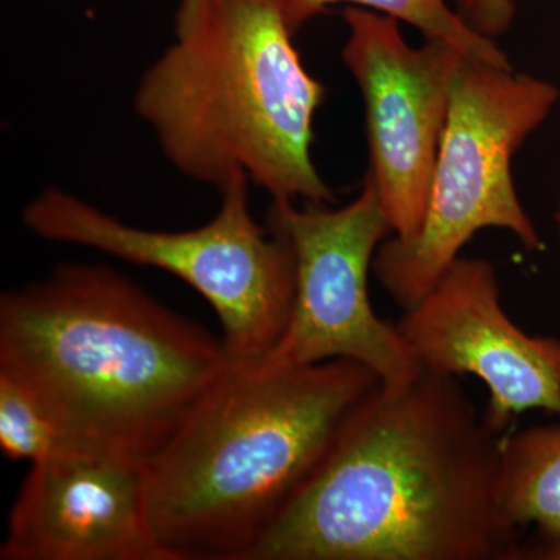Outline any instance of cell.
<instances>
[{"label":"cell","instance_id":"obj_4","mask_svg":"<svg viewBox=\"0 0 560 560\" xmlns=\"http://www.w3.org/2000/svg\"><path fill=\"white\" fill-rule=\"evenodd\" d=\"M296 32L280 0H180L175 38L135 94L176 171L219 190L246 176L272 201H335L312 160L326 88Z\"/></svg>","mask_w":560,"mask_h":560},{"label":"cell","instance_id":"obj_7","mask_svg":"<svg viewBox=\"0 0 560 560\" xmlns=\"http://www.w3.org/2000/svg\"><path fill=\"white\" fill-rule=\"evenodd\" d=\"M267 228L293 254L294 300L282 337L261 363L298 368L350 360L386 383L419 370L397 327L372 308L370 270L393 231L368 176L357 198L342 208L272 201Z\"/></svg>","mask_w":560,"mask_h":560},{"label":"cell","instance_id":"obj_11","mask_svg":"<svg viewBox=\"0 0 560 560\" xmlns=\"http://www.w3.org/2000/svg\"><path fill=\"white\" fill-rule=\"evenodd\" d=\"M500 504L521 533L534 528L525 559L560 560V425L503 436Z\"/></svg>","mask_w":560,"mask_h":560},{"label":"cell","instance_id":"obj_15","mask_svg":"<svg viewBox=\"0 0 560 560\" xmlns=\"http://www.w3.org/2000/svg\"><path fill=\"white\" fill-rule=\"evenodd\" d=\"M555 223H556V231H558V237L560 242V198L558 202V208H556L555 212Z\"/></svg>","mask_w":560,"mask_h":560},{"label":"cell","instance_id":"obj_5","mask_svg":"<svg viewBox=\"0 0 560 560\" xmlns=\"http://www.w3.org/2000/svg\"><path fill=\"white\" fill-rule=\"evenodd\" d=\"M559 97L551 81L469 58L460 62L422 224L408 241L383 242L372 264L401 308L444 278L477 232L497 228L526 249H544L515 189L512 160Z\"/></svg>","mask_w":560,"mask_h":560},{"label":"cell","instance_id":"obj_8","mask_svg":"<svg viewBox=\"0 0 560 560\" xmlns=\"http://www.w3.org/2000/svg\"><path fill=\"white\" fill-rule=\"evenodd\" d=\"M341 57L363 95L370 168L393 237L418 234L464 55L444 40H405L399 21L348 7Z\"/></svg>","mask_w":560,"mask_h":560},{"label":"cell","instance_id":"obj_6","mask_svg":"<svg viewBox=\"0 0 560 560\" xmlns=\"http://www.w3.org/2000/svg\"><path fill=\"white\" fill-rule=\"evenodd\" d=\"M249 184L246 176L232 179L220 189L217 215L190 231L142 230L61 189L40 191L25 206L22 221L44 241L172 272L212 305L231 360L256 363L289 324L294 261L285 241L254 220Z\"/></svg>","mask_w":560,"mask_h":560},{"label":"cell","instance_id":"obj_3","mask_svg":"<svg viewBox=\"0 0 560 560\" xmlns=\"http://www.w3.org/2000/svg\"><path fill=\"white\" fill-rule=\"evenodd\" d=\"M381 378L330 360L232 361L145 459L154 536L172 560H248Z\"/></svg>","mask_w":560,"mask_h":560},{"label":"cell","instance_id":"obj_2","mask_svg":"<svg viewBox=\"0 0 560 560\" xmlns=\"http://www.w3.org/2000/svg\"><path fill=\"white\" fill-rule=\"evenodd\" d=\"M230 363L223 340L106 265H60L0 300V371L72 444L150 458Z\"/></svg>","mask_w":560,"mask_h":560},{"label":"cell","instance_id":"obj_1","mask_svg":"<svg viewBox=\"0 0 560 560\" xmlns=\"http://www.w3.org/2000/svg\"><path fill=\"white\" fill-rule=\"evenodd\" d=\"M452 375L378 382L248 560H514L501 445Z\"/></svg>","mask_w":560,"mask_h":560},{"label":"cell","instance_id":"obj_9","mask_svg":"<svg viewBox=\"0 0 560 560\" xmlns=\"http://www.w3.org/2000/svg\"><path fill=\"white\" fill-rule=\"evenodd\" d=\"M500 293L490 261L459 257L396 327L422 370L480 378L489 390L482 416L504 434L526 411L560 418V341L515 326Z\"/></svg>","mask_w":560,"mask_h":560},{"label":"cell","instance_id":"obj_14","mask_svg":"<svg viewBox=\"0 0 560 560\" xmlns=\"http://www.w3.org/2000/svg\"><path fill=\"white\" fill-rule=\"evenodd\" d=\"M467 24L475 32L495 39L510 31L515 20V0H451Z\"/></svg>","mask_w":560,"mask_h":560},{"label":"cell","instance_id":"obj_10","mask_svg":"<svg viewBox=\"0 0 560 560\" xmlns=\"http://www.w3.org/2000/svg\"><path fill=\"white\" fill-rule=\"evenodd\" d=\"M2 560H172L149 511L145 459L66 442L32 464Z\"/></svg>","mask_w":560,"mask_h":560},{"label":"cell","instance_id":"obj_12","mask_svg":"<svg viewBox=\"0 0 560 560\" xmlns=\"http://www.w3.org/2000/svg\"><path fill=\"white\" fill-rule=\"evenodd\" d=\"M296 31L331 3H350L386 14L422 33L425 39L444 40L469 60L488 62L499 68H512L506 51L495 39L486 38L467 24L451 0H280Z\"/></svg>","mask_w":560,"mask_h":560},{"label":"cell","instance_id":"obj_13","mask_svg":"<svg viewBox=\"0 0 560 560\" xmlns=\"http://www.w3.org/2000/svg\"><path fill=\"white\" fill-rule=\"evenodd\" d=\"M66 444L57 420L24 383L0 371V448L10 459L47 458Z\"/></svg>","mask_w":560,"mask_h":560}]
</instances>
